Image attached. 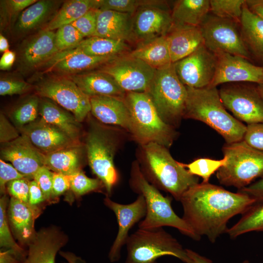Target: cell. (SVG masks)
Segmentation results:
<instances>
[{
	"instance_id": "6da1fadb",
	"label": "cell",
	"mask_w": 263,
	"mask_h": 263,
	"mask_svg": "<svg viewBox=\"0 0 263 263\" xmlns=\"http://www.w3.org/2000/svg\"><path fill=\"white\" fill-rule=\"evenodd\" d=\"M255 201L245 194L202 182L190 188L180 201L184 210L183 219L194 233L199 237L206 236L214 243L226 232L229 219L242 214Z\"/></svg>"
},
{
	"instance_id": "7a4b0ae2",
	"label": "cell",
	"mask_w": 263,
	"mask_h": 263,
	"mask_svg": "<svg viewBox=\"0 0 263 263\" xmlns=\"http://www.w3.org/2000/svg\"><path fill=\"white\" fill-rule=\"evenodd\" d=\"M186 87L184 118L205 123L222 136L227 144L243 140L246 126L227 112L217 87Z\"/></svg>"
},
{
	"instance_id": "3957f363",
	"label": "cell",
	"mask_w": 263,
	"mask_h": 263,
	"mask_svg": "<svg viewBox=\"0 0 263 263\" xmlns=\"http://www.w3.org/2000/svg\"><path fill=\"white\" fill-rule=\"evenodd\" d=\"M141 172L155 187L169 193L177 201L191 187L199 183L183 164L173 159L166 147L155 143L141 145Z\"/></svg>"
},
{
	"instance_id": "277c9868",
	"label": "cell",
	"mask_w": 263,
	"mask_h": 263,
	"mask_svg": "<svg viewBox=\"0 0 263 263\" xmlns=\"http://www.w3.org/2000/svg\"><path fill=\"white\" fill-rule=\"evenodd\" d=\"M130 184L132 189L142 195L146 205V214L138 223L140 229H151L163 226L176 228L182 234L198 241L197 236L183 218L179 217L171 207L172 199L164 196L158 189L150 183L141 172L139 163L132 166Z\"/></svg>"
},
{
	"instance_id": "5b68a950",
	"label": "cell",
	"mask_w": 263,
	"mask_h": 263,
	"mask_svg": "<svg viewBox=\"0 0 263 263\" xmlns=\"http://www.w3.org/2000/svg\"><path fill=\"white\" fill-rule=\"evenodd\" d=\"M124 100L131 115L130 133L136 142L171 146L177 136L175 128L162 120L147 93L126 92Z\"/></svg>"
},
{
	"instance_id": "8992f818",
	"label": "cell",
	"mask_w": 263,
	"mask_h": 263,
	"mask_svg": "<svg viewBox=\"0 0 263 263\" xmlns=\"http://www.w3.org/2000/svg\"><path fill=\"white\" fill-rule=\"evenodd\" d=\"M222 150L226 162L216 172L221 185L239 189L263 177V151L252 147L244 140L226 143Z\"/></svg>"
},
{
	"instance_id": "52a82bcc",
	"label": "cell",
	"mask_w": 263,
	"mask_h": 263,
	"mask_svg": "<svg viewBox=\"0 0 263 263\" xmlns=\"http://www.w3.org/2000/svg\"><path fill=\"white\" fill-rule=\"evenodd\" d=\"M146 93L162 120L174 128L177 127L183 118L187 89L179 78L174 63L156 70Z\"/></svg>"
},
{
	"instance_id": "ba28073f",
	"label": "cell",
	"mask_w": 263,
	"mask_h": 263,
	"mask_svg": "<svg viewBox=\"0 0 263 263\" xmlns=\"http://www.w3.org/2000/svg\"><path fill=\"white\" fill-rule=\"evenodd\" d=\"M85 139V149L92 172L103 183L107 196L119 179L113 158L119 138L115 131L92 123Z\"/></svg>"
},
{
	"instance_id": "9c48e42d",
	"label": "cell",
	"mask_w": 263,
	"mask_h": 263,
	"mask_svg": "<svg viewBox=\"0 0 263 263\" xmlns=\"http://www.w3.org/2000/svg\"><path fill=\"white\" fill-rule=\"evenodd\" d=\"M125 263H157V260L170 255L186 263V249L162 227L139 228L127 241Z\"/></svg>"
},
{
	"instance_id": "30bf717a",
	"label": "cell",
	"mask_w": 263,
	"mask_h": 263,
	"mask_svg": "<svg viewBox=\"0 0 263 263\" xmlns=\"http://www.w3.org/2000/svg\"><path fill=\"white\" fill-rule=\"evenodd\" d=\"M249 83H225L218 90L225 109L247 125L263 122V99L257 85Z\"/></svg>"
},
{
	"instance_id": "8fae6325",
	"label": "cell",
	"mask_w": 263,
	"mask_h": 263,
	"mask_svg": "<svg viewBox=\"0 0 263 263\" xmlns=\"http://www.w3.org/2000/svg\"><path fill=\"white\" fill-rule=\"evenodd\" d=\"M199 27L204 45L213 53L224 52L250 59L239 24L208 14Z\"/></svg>"
},
{
	"instance_id": "7c38bea8",
	"label": "cell",
	"mask_w": 263,
	"mask_h": 263,
	"mask_svg": "<svg viewBox=\"0 0 263 263\" xmlns=\"http://www.w3.org/2000/svg\"><path fill=\"white\" fill-rule=\"evenodd\" d=\"M38 95L49 99L70 112L81 122L91 112L90 97L69 77H53L40 81L36 86Z\"/></svg>"
},
{
	"instance_id": "4fadbf2b",
	"label": "cell",
	"mask_w": 263,
	"mask_h": 263,
	"mask_svg": "<svg viewBox=\"0 0 263 263\" xmlns=\"http://www.w3.org/2000/svg\"><path fill=\"white\" fill-rule=\"evenodd\" d=\"M172 26L171 10L167 1L147 0L132 15V43L137 45L166 36Z\"/></svg>"
},
{
	"instance_id": "5bb4252c",
	"label": "cell",
	"mask_w": 263,
	"mask_h": 263,
	"mask_svg": "<svg viewBox=\"0 0 263 263\" xmlns=\"http://www.w3.org/2000/svg\"><path fill=\"white\" fill-rule=\"evenodd\" d=\"M97 70L112 76L126 92H146L156 70L128 54L118 56Z\"/></svg>"
},
{
	"instance_id": "9a60e30c",
	"label": "cell",
	"mask_w": 263,
	"mask_h": 263,
	"mask_svg": "<svg viewBox=\"0 0 263 263\" xmlns=\"http://www.w3.org/2000/svg\"><path fill=\"white\" fill-rule=\"evenodd\" d=\"M217 63L216 55L204 44L174 64L179 78L186 86L202 88L211 84Z\"/></svg>"
},
{
	"instance_id": "2e32d148",
	"label": "cell",
	"mask_w": 263,
	"mask_h": 263,
	"mask_svg": "<svg viewBox=\"0 0 263 263\" xmlns=\"http://www.w3.org/2000/svg\"><path fill=\"white\" fill-rule=\"evenodd\" d=\"M214 78L209 86L216 87L229 83H263V67L255 65L240 56L219 52Z\"/></svg>"
},
{
	"instance_id": "e0dca14e",
	"label": "cell",
	"mask_w": 263,
	"mask_h": 263,
	"mask_svg": "<svg viewBox=\"0 0 263 263\" xmlns=\"http://www.w3.org/2000/svg\"><path fill=\"white\" fill-rule=\"evenodd\" d=\"M104 203L115 214L118 225L116 237L108 256L111 262H115L120 259L121 250L126 244L130 230L145 217L146 205L145 199L141 195H139L135 201L129 204L116 203L108 196L104 199Z\"/></svg>"
},
{
	"instance_id": "ac0fdd59",
	"label": "cell",
	"mask_w": 263,
	"mask_h": 263,
	"mask_svg": "<svg viewBox=\"0 0 263 263\" xmlns=\"http://www.w3.org/2000/svg\"><path fill=\"white\" fill-rule=\"evenodd\" d=\"M45 154L38 149L25 135L1 144V159L11 163L27 178H33L37 171L44 166Z\"/></svg>"
},
{
	"instance_id": "d6986e66",
	"label": "cell",
	"mask_w": 263,
	"mask_h": 263,
	"mask_svg": "<svg viewBox=\"0 0 263 263\" xmlns=\"http://www.w3.org/2000/svg\"><path fill=\"white\" fill-rule=\"evenodd\" d=\"M18 129L44 154L81 144L41 117Z\"/></svg>"
},
{
	"instance_id": "ffe728a7",
	"label": "cell",
	"mask_w": 263,
	"mask_h": 263,
	"mask_svg": "<svg viewBox=\"0 0 263 263\" xmlns=\"http://www.w3.org/2000/svg\"><path fill=\"white\" fill-rule=\"evenodd\" d=\"M116 57L91 56L75 47L58 53L42 66L44 72L73 75L97 69Z\"/></svg>"
},
{
	"instance_id": "44dd1931",
	"label": "cell",
	"mask_w": 263,
	"mask_h": 263,
	"mask_svg": "<svg viewBox=\"0 0 263 263\" xmlns=\"http://www.w3.org/2000/svg\"><path fill=\"white\" fill-rule=\"evenodd\" d=\"M66 239L56 227L40 229L28 244L26 256L21 263H55L56 254L65 245Z\"/></svg>"
},
{
	"instance_id": "7402d4cb",
	"label": "cell",
	"mask_w": 263,
	"mask_h": 263,
	"mask_svg": "<svg viewBox=\"0 0 263 263\" xmlns=\"http://www.w3.org/2000/svg\"><path fill=\"white\" fill-rule=\"evenodd\" d=\"M55 42V33L44 29L23 45L21 65L28 70L40 67L59 53Z\"/></svg>"
},
{
	"instance_id": "603a6c76",
	"label": "cell",
	"mask_w": 263,
	"mask_h": 263,
	"mask_svg": "<svg viewBox=\"0 0 263 263\" xmlns=\"http://www.w3.org/2000/svg\"><path fill=\"white\" fill-rule=\"evenodd\" d=\"M40 212L37 206L11 197L8 219L15 236L22 244L28 245L35 237V221Z\"/></svg>"
},
{
	"instance_id": "cb8c5ba5",
	"label": "cell",
	"mask_w": 263,
	"mask_h": 263,
	"mask_svg": "<svg viewBox=\"0 0 263 263\" xmlns=\"http://www.w3.org/2000/svg\"><path fill=\"white\" fill-rule=\"evenodd\" d=\"M91 113L99 121L119 126L129 133L131 130V115L124 100L110 96L90 97Z\"/></svg>"
},
{
	"instance_id": "d4e9b609",
	"label": "cell",
	"mask_w": 263,
	"mask_h": 263,
	"mask_svg": "<svg viewBox=\"0 0 263 263\" xmlns=\"http://www.w3.org/2000/svg\"><path fill=\"white\" fill-rule=\"evenodd\" d=\"M68 77L89 97L110 96L124 99L126 94L112 76L97 69Z\"/></svg>"
},
{
	"instance_id": "484cf974",
	"label": "cell",
	"mask_w": 263,
	"mask_h": 263,
	"mask_svg": "<svg viewBox=\"0 0 263 263\" xmlns=\"http://www.w3.org/2000/svg\"><path fill=\"white\" fill-rule=\"evenodd\" d=\"M132 26L131 14L97 9L94 36L132 43Z\"/></svg>"
},
{
	"instance_id": "4316f807",
	"label": "cell",
	"mask_w": 263,
	"mask_h": 263,
	"mask_svg": "<svg viewBox=\"0 0 263 263\" xmlns=\"http://www.w3.org/2000/svg\"><path fill=\"white\" fill-rule=\"evenodd\" d=\"M167 37L172 63L204 44L200 27L172 26Z\"/></svg>"
},
{
	"instance_id": "83f0119b",
	"label": "cell",
	"mask_w": 263,
	"mask_h": 263,
	"mask_svg": "<svg viewBox=\"0 0 263 263\" xmlns=\"http://www.w3.org/2000/svg\"><path fill=\"white\" fill-rule=\"evenodd\" d=\"M39 114L46 122L58 128L74 140L80 142V122L69 111L44 98L40 100Z\"/></svg>"
},
{
	"instance_id": "f1b7e54d",
	"label": "cell",
	"mask_w": 263,
	"mask_h": 263,
	"mask_svg": "<svg viewBox=\"0 0 263 263\" xmlns=\"http://www.w3.org/2000/svg\"><path fill=\"white\" fill-rule=\"evenodd\" d=\"M244 42L250 54L263 62V19L252 12L245 1L240 23Z\"/></svg>"
},
{
	"instance_id": "f546056e",
	"label": "cell",
	"mask_w": 263,
	"mask_h": 263,
	"mask_svg": "<svg viewBox=\"0 0 263 263\" xmlns=\"http://www.w3.org/2000/svg\"><path fill=\"white\" fill-rule=\"evenodd\" d=\"M128 54L143 60L155 70L172 63L167 35L139 44Z\"/></svg>"
},
{
	"instance_id": "4dcf8cb0",
	"label": "cell",
	"mask_w": 263,
	"mask_h": 263,
	"mask_svg": "<svg viewBox=\"0 0 263 263\" xmlns=\"http://www.w3.org/2000/svg\"><path fill=\"white\" fill-rule=\"evenodd\" d=\"M210 12L209 0H178L171 10L172 26L199 27Z\"/></svg>"
},
{
	"instance_id": "1f68e13d",
	"label": "cell",
	"mask_w": 263,
	"mask_h": 263,
	"mask_svg": "<svg viewBox=\"0 0 263 263\" xmlns=\"http://www.w3.org/2000/svg\"><path fill=\"white\" fill-rule=\"evenodd\" d=\"M82 150L79 144L46 154L44 166L55 172L71 175L81 170Z\"/></svg>"
},
{
	"instance_id": "d6a6232c",
	"label": "cell",
	"mask_w": 263,
	"mask_h": 263,
	"mask_svg": "<svg viewBox=\"0 0 263 263\" xmlns=\"http://www.w3.org/2000/svg\"><path fill=\"white\" fill-rule=\"evenodd\" d=\"M85 54L97 57H118L130 53L129 43L97 36L84 39L76 47Z\"/></svg>"
},
{
	"instance_id": "836d02e7",
	"label": "cell",
	"mask_w": 263,
	"mask_h": 263,
	"mask_svg": "<svg viewBox=\"0 0 263 263\" xmlns=\"http://www.w3.org/2000/svg\"><path fill=\"white\" fill-rule=\"evenodd\" d=\"M100 0H71L65 1L44 28L53 31L72 22L90 10L98 9Z\"/></svg>"
},
{
	"instance_id": "e575fe53",
	"label": "cell",
	"mask_w": 263,
	"mask_h": 263,
	"mask_svg": "<svg viewBox=\"0 0 263 263\" xmlns=\"http://www.w3.org/2000/svg\"><path fill=\"white\" fill-rule=\"evenodd\" d=\"M55 6L54 1L37 0L19 15L15 23V30L23 33L37 28L53 12Z\"/></svg>"
},
{
	"instance_id": "d590c367",
	"label": "cell",
	"mask_w": 263,
	"mask_h": 263,
	"mask_svg": "<svg viewBox=\"0 0 263 263\" xmlns=\"http://www.w3.org/2000/svg\"><path fill=\"white\" fill-rule=\"evenodd\" d=\"M252 231H263V199L255 201L242 214L241 219L226 231L232 239Z\"/></svg>"
},
{
	"instance_id": "8d00e7d4",
	"label": "cell",
	"mask_w": 263,
	"mask_h": 263,
	"mask_svg": "<svg viewBox=\"0 0 263 263\" xmlns=\"http://www.w3.org/2000/svg\"><path fill=\"white\" fill-rule=\"evenodd\" d=\"M244 0H210L211 14L240 24Z\"/></svg>"
},
{
	"instance_id": "74e56055",
	"label": "cell",
	"mask_w": 263,
	"mask_h": 263,
	"mask_svg": "<svg viewBox=\"0 0 263 263\" xmlns=\"http://www.w3.org/2000/svg\"><path fill=\"white\" fill-rule=\"evenodd\" d=\"M7 204V197L3 195L0 199V246L11 249L20 257L25 258L27 252L16 243L11 233L6 213Z\"/></svg>"
},
{
	"instance_id": "f35d334b",
	"label": "cell",
	"mask_w": 263,
	"mask_h": 263,
	"mask_svg": "<svg viewBox=\"0 0 263 263\" xmlns=\"http://www.w3.org/2000/svg\"><path fill=\"white\" fill-rule=\"evenodd\" d=\"M40 100L37 96L30 97L19 105L12 113L11 118L17 128L36 121L39 114Z\"/></svg>"
},
{
	"instance_id": "ab89813d",
	"label": "cell",
	"mask_w": 263,
	"mask_h": 263,
	"mask_svg": "<svg viewBox=\"0 0 263 263\" xmlns=\"http://www.w3.org/2000/svg\"><path fill=\"white\" fill-rule=\"evenodd\" d=\"M226 162L224 157L221 160H214L208 158L197 159L188 164H183L188 171L193 175L200 176L203 178V183H208L211 176Z\"/></svg>"
},
{
	"instance_id": "60d3db41",
	"label": "cell",
	"mask_w": 263,
	"mask_h": 263,
	"mask_svg": "<svg viewBox=\"0 0 263 263\" xmlns=\"http://www.w3.org/2000/svg\"><path fill=\"white\" fill-rule=\"evenodd\" d=\"M70 181V188L76 196H81L87 193L100 190L103 186L98 178L87 177L81 170L67 175Z\"/></svg>"
},
{
	"instance_id": "b9f144b4",
	"label": "cell",
	"mask_w": 263,
	"mask_h": 263,
	"mask_svg": "<svg viewBox=\"0 0 263 263\" xmlns=\"http://www.w3.org/2000/svg\"><path fill=\"white\" fill-rule=\"evenodd\" d=\"M83 35L71 24L61 26L55 33V42L59 52L76 47L83 39Z\"/></svg>"
},
{
	"instance_id": "7bdbcfd3",
	"label": "cell",
	"mask_w": 263,
	"mask_h": 263,
	"mask_svg": "<svg viewBox=\"0 0 263 263\" xmlns=\"http://www.w3.org/2000/svg\"><path fill=\"white\" fill-rule=\"evenodd\" d=\"M36 1V0H0L1 27H6L19 13Z\"/></svg>"
},
{
	"instance_id": "ee69618b",
	"label": "cell",
	"mask_w": 263,
	"mask_h": 263,
	"mask_svg": "<svg viewBox=\"0 0 263 263\" xmlns=\"http://www.w3.org/2000/svg\"><path fill=\"white\" fill-rule=\"evenodd\" d=\"M147 0H100L99 9L133 15Z\"/></svg>"
},
{
	"instance_id": "f6af8a7d",
	"label": "cell",
	"mask_w": 263,
	"mask_h": 263,
	"mask_svg": "<svg viewBox=\"0 0 263 263\" xmlns=\"http://www.w3.org/2000/svg\"><path fill=\"white\" fill-rule=\"evenodd\" d=\"M97 10L93 9L74 21V26L84 37L94 36L97 26Z\"/></svg>"
},
{
	"instance_id": "bcb514c9",
	"label": "cell",
	"mask_w": 263,
	"mask_h": 263,
	"mask_svg": "<svg viewBox=\"0 0 263 263\" xmlns=\"http://www.w3.org/2000/svg\"><path fill=\"white\" fill-rule=\"evenodd\" d=\"M31 88V84L22 80L11 78L1 79L0 80V95L22 94Z\"/></svg>"
},
{
	"instance_id": "7dc6e473",
	"label": "cell",
	"mask_w": 263,
	"mask_h": 263,
	"mask_svg": "<svg viewBox=\"0 0 263 263\" xmlns=\"http://www.w3.org/2000/svg\"><path fill=\"white\" fill-rule=\"evenodd\" d=\"M53 173L45 166L40 167L33 176L34 180L41 189L46 200L52 197Z\"/></svg>"
},
{
	"instance_id": "c3c4849f",
	"label": "cell",
	"mask_w": 263,
	"mask_h": 263,
	"mask_svg": "<svg viewBox=\"0 0 263 263\" xmlns=\"http://www.w3.org/2000/svg\"><path fill=\"white\" fill-rule=\"evenodd\" d=\"M243 140L252 147L263 151V122L247 125Z\"/></svg>"
},
{
	"instance_id": "681fc988",
	"label": "cell",
	"mask_w": 263,
	"mask_h": 263,
	"mask_svg": "<svg viewBox=\"0 0 263 263\" xmlns=\"http://www.w3.org/2000/svg\"><path fill=\"white\" fill-rule=\"evenodd\" d=\"M29 182L26 178L13 180L7 184V191L12 197L28 203Z\"/></svg>"
},
{
	"instance_id": "f907efd6",
	"label": "cell",
	"mask_w": 263,
	"mask_h": 263,
	"mask_svg": "<svg viewBox=\"0 0 263 263\" xmlns=\"http://www.w3.org/2000/svg\"><path fill=\"white\" fill-rule=\"evenodd\" d=\"M27 178L18 171L12 165L0 159V190L1 194L5 193V185L9 182L19 179Z\"/></svg>"
},
{
	"instance_id": "816d5d0a",
	"label": "cell",
	"mask_w": 263,
	"mask_h": 263,
	"mask_svg": "<svg viewBox=\"0 0 263 263\" xmlns=\"http://www.w3.org/2000/svg\"><path fill=\"white\" fill-rule=\"evenodd\" d=\"M18 128L14 127L6 118L0 113V142L1 144L13 141L20 135Z\"/></svg>"
},
{
	"instance_id": "f5cc1de1",
	"label": "cell",
	"mask_w": 263,
	"mask_h": 263,
	"mask_svg": "<svg viewBox=\"0 0 263 263\" xmlns=\"http://www.w3.org/2000/svg\"><path fill=\"white\" fill-rule=\"evenodd\" d=\"M69 188L70 184L68 176L53 172L52 197L59 196Z\"/></svg>"
},
{
	"instance_id": "db71d44e",
	"label": "cell",
	"mask_w": 263,
	"mask_h": 263,
	"mask_svg": "<svg viewBox=\"0 0 263 263\" xmlns=\"http://www.w3.org/2000/svg\"><path fill=\"white\" fill-rule=\"evenodd\" d=\"M238 192L245 194L256 201L263 199V177L249 185L238 189Z\"/></svg>"
},
{
	"instance_id": "11a10c76",
	"label": "cell",
	"mask_w": 263,
	"mask_h": 263,
	"mask_svg": "<svg viewBox=\"0 0 263 263\" xmlns=\"http://www.w3.org/2000/svg\"><path fill=\"white\" fill-rule=\"evenodd\" d=\"M45 200L43 193L37 182L34 180L30 181L28 203L32 206H37V205Z\"/></svg>"
},
{
	"instance_id": "9f6ffc18",
	"label": "cell",
	"mask_w": 263,
	"mask_h": 263,
	"mask_svg": "<svg viewBox=\"0 0 263 263\" xmlns=\"http://www.w3.org/2000/svg\"><path fill=\"white\" fill-rule=\"evenodd\" d=\"M24 259L11 249L0 250V263H21Z\"/></svg>"
},
{
	"instance_id": "6f0895ef",
	"label": "cell",
	"mask_w": 263,
	"mask_h": 263,
	"mask_svg": "<svg viewBox=\"0 0 263 263\" xmlns=\"http://www.w3.org/2000/svg\"><path fill=\"white\" fill-rule=\"evenodd\" d=\"M186 251L187 256L186 263H212L209 259L191 249H186ZM242 263H249V262L248 261H244Z\"/></svg>"
},
{
	"instance_id": "680465c9",
	"label": "cell",
	"mask_w": 263,
	"mask_h": 263,
	"mask_svg": "<svg viewBox=\"0 0 263 263\" xmlns=\"http://www.w3.org/2000/svg\"><path fill=\"white\" fill-rule=\"evenodd\" d=\"M16 58L15 53L8 50L3 53L0 59V69L2 70L9 69L13 65Z\"/></svg>"
},
{
	"instance_id": "91938a15",
	"label": "cell",
	"mask_w": 263,
	"mask_h": 263,
	"mask_svg": "<svg viewBox=\"0 0 263 263\" xmlns=\"http://www.w3.org/2000/svg\"><path fill=\"white\" fill-rule=\"evenodd\" d=\"M245 3L252 12L263 19V0H247Z\"/></svg>"
},
{
	"instance_id": "94428289",
	"label": "cell",
	"mask_w": 263,
	"mask_h": 263,
	"mask_svg": "<svg viewBox=\"0 0 263 263\" xmlns=\"http://www.w3.org/2000/svg\"><path fill=\"white\" fill-rule=\"evenodd\" d=\"M60 254L66 259L68 263H86L81 258L72 253L61 251Z\"/></svg>"
},
{
	"instance_id": "6125c7cd",
	"label": "cell",
	"mask_w": 263,
	"mask_h": 263,
	"mask_svg": "<svg viewBox=\"0 0 263 263\" xmlns=\"http://www.w3.org/2000/svg\"><path fill=\"white\" fill-rule=\"evenodd\" d=\"M9 45L7 39L1 34L0 35V51L4 53L9 50Z\"/></svg>"
},
{
	"instance_id": "be15d7a7",
	"label": "cell",
	"mask_w": 263,
	"mask_h": 263,
	"mask_svg": "<svg viewBox=\"0 0 263 263\" xmlns=\"http://www.w3.org/2000/svg\"><path fill=\"white\" fill-rule=\"evenodd\" d=\"M257 87L260 95L263 99V83L257 84Z\"/></svg>"
},
{
	"instance_id": "e7e4bbea",
	"label": "cell",
	"mask_w": 263,
	"mask_h": 263,
	"mask_svg": "<svg viewBox=\"0 0 263 263\" xmlns=\"http://www.w3.org/2000/svg\"></svg>"
}]
</instances>
